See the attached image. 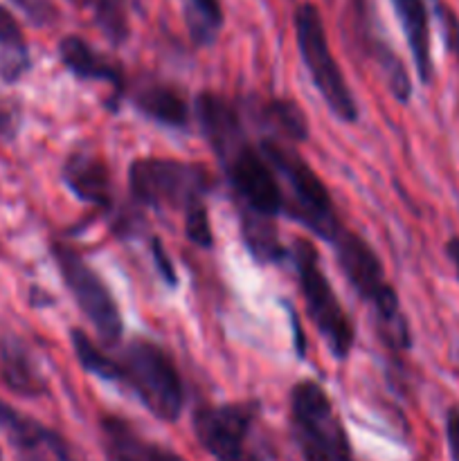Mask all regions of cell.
Masks as SVG:
<instances>
[{
	"label": "cell",
	"mask_w": 459,
	"mask_h": 461,
	"mask_svg": "<svg viewBox=\"0 0 459 461\" xmlns=\"http://www.w3.org/2000/svg\"><path fill=\"white\" fill-rule=\"evenodd\" d=\"M194 120L230 185L248 255L261 266H282L288 261L277 232L284 189L259 142L250 140L243 108L225 95L201 90L194 97Z\"/></svg>",
	"instance_id": "obj_1"
},
{
	"label": "cell",
	"mask_w": 459,
	"mask_h": 461,
	"mask_svg": "<svg viewBox=\"0 0 459 461\" xmlns=\"http://www.w3.org/2000/svg\"><path fill=\"white\" fill-rule=\"evenodd\" d=\"M126 187L140 212H178L189 243L201 250L214 246L207 196L216 189V176L207 165L180 158H135L126 169Z\"/></svg>",
	"instance_id": "obj_2"
},
{
	"label": "cell",
	"mask_w": 459,
	"mask_h": 461,
	"mask_svg": "<svg viewBox=\"0 0 459 461\" xmlns=\"http://www.w3.org/2000/svg\"><path fill=\"white\" fill-rule=\"evenodd\" d=\"M333 257L342 277L358 295V300L372 311L378 338L390 354L403 356L412 349V331L400 309V297L385 275L381 257L363 234L346 228L331 243Z\"/></svg>",
	"instance_id": "obj_3"
},
{
	"label": "cell",
	"mask_w": 459,
	"mask_h": 461,
	"mask_svg": "<svg viewBox=\"0 0 459 461\" xmlns=\"http://www.w3.org/2000/svg\"><path fill=\"white\" fill-rule=\"evenodd\" d=\"M106 383L124 387L151 417L176 423L184 410V383L169 351L148 338H130L111 354Z\"/></svg>",
	"instance_id": "obj_4"
},
{
	"label": "cell",
	"mask_w": 459,
	"mask_h": 461,
	"mask_svg": "<svg viewBox=\"0 0 459 461\" xmlns=\"http://www.w3.org/2000/svg\"><path fill=\"white\" fill-rule=\"evenodd\" d=\"M259 147L282 183L284 216L331 246L345 232L346 225L342 223L336 201L318 171L304 160L295 144L273 135H261Z\"/></svg>",
	"instance_id": "obj_5"
},
{
	"label": "cell",
	"mask_w": 459,
	"mask_h": 461,
	"mask_svg": "<svg viewBox=\"0 0 459 461\" xmlns=\"http://www.w3.org/2000/svg\"><path fill=\"white\" fill-rule=\"evenodd\" d=\"M288 264L295 273L306 318L310 320L333 358L345 363L354 351L356 327L345 306L340 304V297L336 295L318 248L309 239H292L288 248Z\"/></svg>",
	"instance_id": "obj_6"
},
{
	"label": "cell",
	"mask_w": 459,
	"mask_h": 461,
	"mask_svg": "<svg viewBox=\"0 0 459 461\" xmlns=\"http://www.w3.org/2000/svg\"><path fill=\"white\" fill-rule=\"evenodd\" d=\"M288 421L302 461H358L331 396L313 378L291 387Z\"/></svg>",
	"instance_id": "obj_7"
},
{
	"label": "cell",
	"mask_w": 459,
	"mask_h": 461,
	"mask_svg": "<svg viewBox=\"0 0 459 461\" xmlns=\"http://www.w3.org/2000/svg\"><path fill=\"white\" fill-rule=\"evenodd\" d=\"M50 257L57 266L63 286L68 288L81 315L94 329L104 349L120 347L122 336H124V318H122L115 293L111 291L106 279L90 266V261L70 241L52 239Z\"/></svg>",
	"instance_id": "obj_8"
},
{
	"label": "cell",
	"mask_w": 459,
	"mask_h": 461,
	"mask_svg": "<svg viewBox=\"0 0 459 461\" xmlns=\"http://www.w3.org/2000/svg\"><path fill=\"white\" fill-rule=\"evenodd\" d=\"M292 25H295V41L297 50H300V59L304 63L306 72H309L310 81H313L315 90L320 93V97L324 99L333 117H338L345 124H356L360 120L358 99L351 93L349 81H346L340 63L333 57L327 27H324V18L320 14L318 5H297Z\"/></svg>",
	"instance_id": "obj_9"
},
{
	"label": "cell",
	"mask_w": 459,
	"mask_h": 461,
	"mask_svg": "<svg viewBox=\"0 0 459 461\" xmlns=\"http://www.w3.org/2000/svg\"><path fill=\"white\" fill-rule=\"evenodd\" d=\"M261 412L259 399L201 403L192 412L194 439L214 461H268L255 439Z\"/></svg>",
	"instance_id": "obj_10"
},
{
	"label": "cell",
	"mask_w": 459,
	"mask_h": 461,
	"mask_svg": "<svg viewBox=\"0 0 459 461\" xmlns=\"http://www.w3.org/2000/svg\"><path fill=\"white\" fill-rule=\"evenodd\" d=\"M61 178L72 196L97 210L99 214L111 216V221L115 223L122 207H117L112 171L102 153L88 147L70 151L63 160Z\"/></svg>",
	"instance_id": "obj_11"
},
{
	"label": "cell",
	"mask_w": 459,
	"mask_h": 461,
	"mask_svg": "<svg viewBox=\"0 0 459 461\" xmlns=\"http://www.w3.org/2000/svg\"><path fill=\"white\" fill-rule=\"evenodd\" d=\"M57 54L61 66L75 79L86 81V84H106L111 88V95H108L104 104L112 113L120 108L122 99L126 97V90H129V79H126L124 66L117 59L99 52L84 36L76 34L63 36L58 41Z\"/></svg>",
	"instance_id": "obj_12"
},
{
	"label": "cell",
	"mask_w": 459,
	"mask_h": 461,
	"mask_svg": "<svg viewBox=\"0 0 459 461\" xmlns=\"http://www.w3.org/2000/svg\"><path fill=\"white\" fill-rule=\"evenodd\" d=\"M126 99L144 120L153 124L183 131V133L192 129L194 102L189 104V99L176 84L162 79H142L135 86L129 84Z\"/></svg>",
	"instance_id": "obj_13"
},
{
	"label": "cell",
	"mask_w": 459,
	"mask_h": 461,
	"mask_svg": "<svg viewBox=\"0 0 459 461\" xmlns=\"http://www.w3.org/2000/svg\"><path fill=\"white\" fill-rule=\"evenodd\" d=\"M0 432L7 437L16 453L45 450V453L52 455L54 461H79L75 448L61 432L45 426L39 419L27 417L3 399H0Z\"/></svg>",
	"instance_id": "obj_14"
},
{
	"label": "cell",
	"mask_w": 459,
	"mask_h": 461,
	"mask_svg": "<svg viewBox=\"0 0 459 461\" xmlns=\"http://www.w3.org/2000/svg\"><path fill=\"white\" fill-rule=\"evenodd\" d=\"M0 381L25 399H40L50 390L34 351L18 333L0 336Z\"/></svg>",
	"instance_id": "obj_15"
},
{
	"label": "cell",
	"mask_w": 459,
	"mask_h": 461,
	"mask_svg": "<svg viewBox=\"0 0 459 461\" xmlns=\"http://www.w3.org/2000/svg\"><path fill=\"white\" fill-rule=\"evenodd\" d=\"M390 3L408 41L418 81L430 86L435 81V59H432L430 12L426 0H390Z\"/></svg>",
	"instance_id": "obj_16"
},
{
	"label": "cell",
	"mask_w": 459,
	"mask_h": 461,
	"mask_svg": "<svg viewBox=\"0 0 459 461\" xmlns=\"http://www.w3.org/2000/svg\"><path fill=\"white\" fill-rule=\"evenodd\" d=\"M252 117L264 126L266 135L291 144H302L310 138L309 115L297 102L288 97H256L250 99Z\"/></svg>",
	"instance_id": "obj_17"
},
{
	"label": "cell",
	"mask_w": 459,
	"mask_h": 461,
	"mask_svg": "<svg viewBox=\"0 0 459 461\" xmlns=\"http://www.w3.org/2000/svg\"><path fill=\"white\" fill-rule=\"evenodd\" d=\"M32 70L30 43L21 23L4 5H0V81L16 86Z\"/></svg>",
	"instance_id": "obj_18"
},
{
	"label": "cell",
	"mask_w": 459,
	"mask_h": 461,
	"mask_svg": "<svg viewBox=\"0 0 459 461\" xmlns=\"http://www.w3.org/2000/svg\"><path fill=\"white\" fill-rule=\"evenodd\" d=\"M99 435L106 461H148L147 439L124 417L99 414Z\"/></svg>",
	"instance_id": "obj_19"
},
{
	"label": "cell",
	"mask_w": 459,
	"mask_h": 461,
	"mask_svg": "<svg viewBox=\"0 0 459 461\" xmlns=\"http://www.w3.org/2000/svg\"><path fill=\"white\" fill-rule=\"evenodd\" d=\"M76 3L84 12H88L90 21L112 48H120L130 39L133 0H76Z\"/></svg>",
	"instance_id": "obj_20"
},
{
	"label": "cell",
	"mask_w": 459,
	"mask_h": 461,
	"mask_svg": "<svg viewBox=\"0 0 459 461\" xmlns=\"http://www.w3.org/2000/svg\"><path fill=\"white\" fill-rule=\"evenodd\" d=\"M184 21L196 45H212L225 25L220 0H184Z\"/></svg>",
	"instance_id": "obj_21"
},
{
	"label": "cell",
	"mask_w": 459,
	"mask_h": 461,
	"mask_svg": "<svg viewBox=\"0 0 459 461\" xmlns=\"http://www.w3.org/2000/svg\"><path fill=\"white\" fill-rule=\"evenodd\" d=\"M435 12H436V18H439L446 48H448V52L453 54L454 63H457V72H459V16L454 14V9L450 7L448 3H444V0H435Z\"/></svg>",
	"instance_id": "obj_22"
},
{
	"label": "cell",
	"mask_w": 459,
	"mask_h": 461,
	"mask_svg": "<svg viewBox=\"0 0 459 461\" xmlns=\"http://www.w3.org/2000/svg\"><path fill=\"white\" fill-rule=\"evenodd\" d=\"M148 252H151L153 266H156V273L160 277V282L165 284L166 288H178V273H176V264L171 259V255L166 252L165 243H162L160 237H151L148 241Z\"/></svg>",
	"instance_id": "obj_23"
},
{
	"label": "cell",
	"mask_w": 459,
	"mask_h": 461,
	"mask_svg": "<svg viewBox=\"0 0 459 461\" xmlns=\"http://www.w3.org/2000/svg\"><path fill=\"white\" fill-rule=\"evenodd\" d=\"M36 27L52 25L57 21V7L52 0H12Z\"/></svg>",
	"instance_id": "obj_24"
},
{
	"label": "cell",
	"mask_w": 459,
	"mask_h": 461,
	"mask_svg": "<svg viewBox=\"0 0 459 461\" xmlns=\"http://www.w3.org/2000/svg\"><path fill=\"white\" fill-rule=\"evenodd\" d=\"M22 124V113L14 99H7L0 95V140L9 142L18 135Z\"/></svg>",
	"instance_id": "obj_25"
},
{
	"label": "cell",
	"mask_w": 459,
	"mask_h": 461,
	"mask_svg": "<svg viewBox=\"0 0 459 461\" xmlns=\"http://www.w3.org/2000/svg\"><path fill=\"white\" fill-rule=\"evenodd\" d=\"M444 432L450 461H459V405H450L448 412H446Z\"/></svg>",
	"instance_id": "obj_26"
},
{
	"label": "cell",
	"mask_w": 459,
	"mask_h": 461,
	"mask_svg": "<svg viewBox=\"0 0 459 461\" xmlns=\"http://www.w3.org/2000/svg\"><path fill=\"white\" fill-rule=\"evenodd\" d=\"M147 459L148 461H187L183 455L174 453L166 446L153 444V441H147Z\"/></svg>",
	"instance_id": "obj_27"
},
{
	"label": "cell",
	"mask_w": 459,
	"mask_h": 461,
	"mask_svg": "<svg viewBox=\"0 0 459 461\" xmlns=\"http://www.w3.org/2000/svg\"><path fill=\"white\" fill-rule=\"evenodd\" d=\"M444 250H446V257H448V261L453 264L454 275H457L459 279V237H450L448 241H446Z\"/></svg>",
	"instance_id": "obj_28"
},
{
	"label": "cell",
	"mask_w": 459,
	"mask_h": 461,
	"mask_svg": "<svg viewBox=\"0 0 459 461\" xmlns=\"http://www.w3.org/2000/svg\"><path fill=\"white\" fill-rule=\"evenodd\" d=\"M18 461H54V457L45 450H27V453H18Z\"/></svg>",
	"instance_id": "obj_29"
},
{
	"label": "cell",
	"mask_w": 459,
	"mask_h": 461,
	"mask_svg": "<svg viewBox=\"0 0 459 461\" xmlns=\"http://www.w3.org/2000/svg\"><path fill=\"white\" fill-rule=\"evenodd\" d=\"M0 461H3V453H0Z\"/></svg>",
	"instance_id": "obj_30"
}]
</instances>
